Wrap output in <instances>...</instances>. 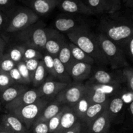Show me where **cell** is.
<instances>
[{"instance_id":"obj_1","label":"cell","mask_w":133,"mask_h":133,"mask_svg":"<svg viewBox=\"0 0 133 133\" xmlns=\"http://www.w3.org/2000/svg\"><path fill=\"white\" fill-rule=\"evenodd\" d=\"M117 12L106 14L107 15L102 17L98 28L99 33L122 49L123 45L133 37L132 23L125 17L117 14Z\"/></svg>"},{"instance_id":"obj_2","label":"cell","mask_w":133,"mask_h":133,"mask_svg":"<svg viewBox=\"0 0 133 133\" xmlns=\"http://www.w3.org/2000/svg\"><path fill=\"white\" fill-rule=\"evenodd\" d=\"M66 34L70 42L90 56L95 63L101 66L108 64L107 61L99 45L97 35L92 32L87 25L75 29Z\"/></svg>"},{"instance_id":"obj_3","label":"cell","mask_w":133,"mask_h":133,"mask_svg":"<svg viewBox=\"0 0 133 133\" xmlns=\"http://www.w3.org/2000/svg\"><path fill=\"white\" fill-rule=\"evenodd\" d=\"M44 25L43 22L38 21L36 23L15 33L16 40L18 44L24 47H31L42 52L44 51L48 32V28Z\"/></svg>"},{"instance_id":"obj_4","label":"cell","mask_w":133,"mask_h":133,"mask_svg":"<svg viewBox=\"0 0 133 133\" xmlns=\"http://www.w3.org/2000/svg\"><path fill=\"white\" fill-rule=\"evenodd\" d=\"M6 15L7 22L4 31L9 33H16L36 23L39 19V16L31 9L20 6H14Z\"/></svg>"},{"instance_id":"obj_5","label":"cell","mask_w":133,"mask_h":133,"mask_svg":"<svg viewBox=\"0 0 133 133\" xmlns=\"http://www.w3.org/2000/svg\"><path fill=\"white\" fill-rule=\"evenodd\" d=\"M97 40L100 48L102 50L108 64L113 69H119L129 66L127 57L123 49L102 34L97 35Z\"/></svg>"},{"instance_id":"obj_6","label":"cell","mask_w":133,"mask_h":133,"mask_svg":"<svg viewBox=\"0 0 133 133\" xmlns=\"http://www.w3.org/2000/svg\"><path fill=\"white\" fill-rule=\"evenodd\" d=\"M50 101L45 98H41L36 102L26 106L18 108L9 112L16 116L26 126L29 130L35 123L42 110L44 109Z\"/></svg>"},{"instance_id":"obj_7","label":"cell","mask_w":133,"mask_h":133,"mask_svg":"<svg viewBox=\"0 0 133 133\" xmlns=\"http://www.w3.org/2000/svg\"><path fill=\"white\" fill-rule=\"evenodd\" d=\"M133 92L122 88L116 94L110 97L108 102L107 110L110 118V122L118 120L122 114L125 105L133 101Z\"/></svg>"},{"instance_id":"obj_8","label":"cell","mask_w":133,"mask_h":133,"mask_svg":"<svg viewBox=\"0 0 133 133\" xmlns=\"http://www.w3.org/2000/svg\"><path fill=\"white\" fill-rule=\"evenodd\" d=\"M85 92L86 86L84 83L74 82L68 84L55 97L53 101L71 108L84 96Z\"/></svg>"},{"instance_id":"obj_9","label":"cell","mask_w":133,"mask_h":133,"mask_svg":"<svg viewBox=\"0 0 133 133\" xmlns=\"http://www.w3.org/2000/svg\"><path fill=\"white\" fill-rule=\"evenodd\" d=\"M87 23L80 15L64 14H59L54 22L55 28L60 32H69L75 29L85 25Z\"/></svg>"},{"instance_id":"obj_10","label":"cell","mask_w":133,"mask_h":133,"mask_svg":"<svg viewBox=\"0 0 133 133\" xmlns=\"http://www.w3.org/2000/svg\"><path fill=\"white\" fill-rule=\"evenodd\" d=\"M89 82L98 84H122L125 83L121 73H112L103 69H97L92 72Z\"/></svg>"},{"instance_id":"obj_11","label":"cell","mask_w":133,"mask_h":133,"mask_svg":"<svg viewBox=\"0 0 133 133\" xmlns=\"http://www.w3.org/2000/svg\"><path fill=\"white\" fill-rule=\"evenodd\" d=\"M67 41L65 36L56 29H48V38L44 48V52L53 57H57L62 45Z\"/></svg>"},{"instance_id":"obj_12","label":"cell","mask_w":133,"mask_h":133,"mask_svg":"<svg viewBox=\"0 0 133 133\" xmlns=\"http://www.w3.org/2000/svg\"><path fill=\"white\" fill-rule=\"evenodd\" d=\"M41 98L38 88L29 89L22 93L20 96H18L16 99L12 102L5 105V108L9 112L12 111L18 108L26 106L36 102Z\"/></svg>"},{"instance_id":"obj_13","label":"cell","mask_w":133,"mask_h":133,"mask_svg":"<svg viewBox=\"0 0 133 133\" xmlns=\"http://www.w3.org/2000/svg\"><path fill=\"white\" fill-rule=\"evenodd\" d=\"M67 85V83L52 80L51 79L48 78L37 88L41 97L51 101L54 99L55 97Z\"/></svg>"},{"instance_id":"obj_14","label":"cell","mask_w":133,"mask_h":133,"mask_svg":"<svg viewBox=\"0 0 133 133\" xmlns=\"http://www.w3.org/2000/svg\"><path fill=\"white\" fill-rule=\"evenodd\" d=\"M57 6L67 14L93 15L91 10L81 0H58Z\"/></svg>"},{"instance_id":"obj_15","label":"cell","mask_w":133,"mask_h":133,"mask_svg":"<svg viewBox=\"0 0 133 133\" xmlns=\"http://www.w3.org/2000/svg\"><path fill=\"white\" fill-rule=\"evenodd\" d=\"M0 126L10 133H29L24 123L12 113L7 112L1 118Z\"/></svg>"},{"instance_id":"obj_16","label":"cell","mask_w":133,"mask_h":133,"mask_svg":"<svg viewBox=\"0 0 133 133\" xmlns=\"http://www.w3.org/2000/svg\"><path fill=\"white\" fill-rule=\"evenodd\" d=\"M92 72V65L75 61L70 66L68 73L74 82L82 83L90 78Z\"/></svg>"},{"instance_id":"obj_17","label":"cell","mask_w":133,"mask_h":133,"mask_svg":"<svg viewBox=\"0 0 133 133\" xmlns=\"http://www.w3.org/2000/svg\"><path fill=\"white\" fill-rule=\"evenodd\" d=\"M24 1L38 16L49 14L58 5V0H24Z\"/></svg>"},{"instance_id":"obj_18","label":"cell","mask_w":133,"mask_h":133,"mask_svg":"<svg viewBox=\"0 0 133 133\" xmlns=\"http://www.w3.org/2000/svg\"><path fill=\"white\" fill-rule=\"evenodd\" d=\"M111 125L107 108L86 128L85 133H108Z\"/></svg>"},{"instance_id":"obj_19","label":"cell","mask_w":133,"mask_h":133,"mask_svg":"<svg viewBox=\"0 0 133 133\" xmlns=\"http://www.w3.org/2000/svg\"><path fill=\"white\" fill-rule=\"evenodd\" d=\"M28 89L27 85L15 83L0 92V103L6 105Z\"/></svg>"},{"instance_id":"obj_20","label":"cell","mask_w":133,"mask_h":133,"mask_svg":"<svg viewBox=\"0 0 133 133\" xmlns=\"http://www.w3.org/2000/svg\"><path fill=\"white\" fill-rule=\"evenodd\" d=\"M80 120L71 108L63 105V111L61 116L59 127L55 133H63L73 127Z\"/></svg>"},{"instance_id":"obj_21","label":"cell","mask_w":133,"mask_h":133,"mask_svg":"<svg viewBox=\"0 0 133 133\" xmlns=\"http://www.w3.org/2000/svg\"><path fill=\"white\" fill-rule=\"evenodd\" d=\"M63 105H61L55 101H52L49 102L44 109L42 110L41 113L39 115L38 118H37L35 122H48L53 117L57 115L61 110H62Z\"/></svg>"},{"instance_id":"obj_22","label":"cell","mask_w":133,"mask_h":133,"mask_svg":"<svg viewBox=\"0 0 133 133\" xmlns=\"http://www.w3.org/2000/svg\"><path fill=\"white\" fill-rule=\"evenodd\" d=\"M108 102L105 103H90L83 122L86 128L106 109Z\"/></svg>"},{"instance_id":"obj_23","label":"cell","mask_w":133,"mask_h":133,"mask_svg":"<svg viewBox=\"0 0 133 133\" xmlns=\"http://www.w3.org/2000/svg\"><path fill=\"white\" fill-rule=\"evenodd\" d=\"M88 88L101 92L109 96H113L123 88L122 84H98L87 81L84 83Z\"/></svg>"},{"instance_id":"obj_24","label":"cell","mask_w":133,"mask_h":133,"mask_svg":"<svg viewBox=\"0 0 133 133\" xmlns=\"http://www.w3.org/2000/svg\"><path fill=\"white\" fill-rule=\"evenodd\" d=\"M90 101L88 96H87V93L85 92L84 96L74 105L71 108L73 111L74 112L77 118L82 122L84 120V116L87 113V110L90 105Z\"/></svg>"},{"instance_id":"obj_25","label":"cell","mask_w":133,"mask_h":133,"mask_svg":"<svg viewBox=\"0 0 133 133\" xmlns=\"http://www.w3.org/2000/svg\"><path fill=\"white\" fill-rule=\"evenodd\" d=\"M68 45L70 48V50H71L73 58L75 61L84 62V63L89 64L93 66L95 62L90 56L88 55L87 53L83 51L81 49H80L79 47L77 46L76 45L73 44L71 42L68 41Z\"/></svg>"},{"instance_id":"obj_26","label":"cell","mask_w":133,"mask_h":133,"mask_svg":"<svg viewBox=\"0 0 133 133\" xmlns=\"http://www.w3.org/2000/svg\"><path fill=\"white\" fill-rule=\"evenodd\" d=\"M54 68L55 78L58 79V81L67 84L71 83L72 79L68 71L57 57H54Z\"/></svg>"},{"instance_id":"obj_27","label":"cell","mask_w":133,"mask_h":133,"mask_svg":"<svg viewBox=\"0 0 133 133\" xmlns=\"http://www.w3.org/2000/svg\"><path fill=\"white\" fill-rule=\"evenodd\" d=\"M57 57L63 64V65L68 71L70 66L75 61L71 55V50L68 45V41H66L65 44L62 45Z\"/></svg>"},{"instance_id":"obj_28","label":"cell","mask_w":133,"mask_h":133,"mask_svg":"<svg viewBox=\"0 0 133 133\" xmlns=\"http://www.w3.org/2000/svg\"><path fill=\"white\" fill-rule=\"evenodd\" d=\"M48 74L45 66L41 61L32 75L31 84L35 88L39 87L47 79Z\"/></svg>"},{"instance_id":"obj_29","label":"cell","mask_w":133,"mask_h":133,"mask_svg":"<svg viewBox=\"0 0 133 133\" xmlns=\"http://www.w3.org/2000/svg\"><path fill=\"white\" fill-rule=\"evenodd\" d=\"M24 51L25 47L23 45L17 44L10 45L5 53L8 55L13 62L18 64L23 61Z\"/></svg>"},{"instance_id":"obj_30","label":"cell","mask_w":133,"mask_h":133,"mask_svg":"<svg viewBox=\"0 0 133 133\" xmlns=\"http://www.w3.org/2000/svg\"><path fill=\"white\" fill-rule=\"evenodd\" d=\"M86 6L94 14H105V9L103 0H82Z\"/></svg>"},{"instance_id":"obj_31","label":"cell","mask_w":133,"mask_h":133,"mask_svg":"<svg viewBox=\"0 0 133 133\" xmlns=\"http://www.w3.org/2000/svg\"><path fill=\"white\" fill-rule=\"evenodd\" d=\"M105 9V14H114L122 8L121 0H103Z\"/></svg>"},{"instance_id":"obj_32","label":"cell","mask_w":133,"mask_h":133,"mask_svg":"<svg viewBox=\"0 0 133 133\" xmlns=\"http://www.w3.org/2000/svg\"><path fill=\"white\" fill-rule=\"evenodd\" d=\"M42 62L44 64L48 74L52 78H55V73L54 68V57L49 54L45 53L43 54Z\"/></svg>"},{"instance_id":"obj_33","label":"cell","mask_w":133,"mask_h":133,"mask_svg":"<svg viewBox=\"0 0 133 133\" xmlns=\"http://www.w3.org/2000/svg\"><path fill=\"white\" fill-rule=\"evenodd\" d=\"M44 53L36 48L31 47H25L24 53H23V61L30 59H36L42 61Z\"/></svg>"},{"instance_id":"obj_34","label":"cell","mask_w":133,"mask_h":133,"mask_svg":"<svg viewBox=\"0 0 133 133\" xmlns=\"http://www.w3.org/2000/svg\"><path fill=\"white\" fill-rule=\"evenodd\" d=\"M122 76L127 84V89L133 92V69L131 66L124 67L122 71Z\"/></svg>"},{"instance_id":"obj_35","label":"cell","mask_w":133,"mask_h":133,"mask_svg":"<svg viewBox=\"0 0 133 133\" xmlns=\"http://www.w3.org/2000/svg\"><path fill=\"white\" fill-rule=\"evenodd\" d=\"M16 64L13 62L6 53H4L0 57V70L6 73H9L10 70L16 67Z\"/></svg>"},{"instance_id":"obj_36","label":"cell","mask_w":133,"mask_h":133,"mask_svg":"<svg viewBox=\"0 0 133 133\" xmlns=\"http://www.w3.org/2000/svg\"><path fill=\"white\" fill-rule=\"evenodd\" d=\"M16 68H18L22 77L23 78L25 84L26 85L29 84H31L32 77H31V75L29 71V70H27L24 62L22 61L19 62V63L16 64Z\"/></svg>"},{"instance_id":"obj_37","label":"cell","mask_w":133,"mask_h":133,"mask_svg":"<svg viewBox=\"0 0 133 133\" xmlns=\"http://www.w3.org/2000/svg\"><path fill=\"white\" fill-rule=\"evenodd\" d=\"M62 111H63V107H62L61 112H59L57 115L55 116L54 117H53L51 119H50L48 122L49 133H55L57 131V130L58 129L60 125V122H61V118L62 114Z\"/></svg>"},{"instance_id":"obj_38","label":"cell","mask_w":133,"mask_h":133,"mask_svg":"<svg viewBox=\"0 0 133 133\" xmlns=\"http://www.w3.org/2000/svg\"><path fill=\"white\" fill-rule=\"evenodd\" d=\"M14 84L9 74L0 70V92Z\"/></svg>"},{"instance_id":"obj_39","label":"cell","mask_w":133,"mask_h":133,"mask_svg":"<svg viewBox=\"0 0 133 133\" xmlns=\"http://www.w3.org/2000/svg\"><path fill=\"white\" fill-rule=\"evenodd\" d=\"M32 133H49L48 122H35L30 129Z\"/></svg>"},{"instance_id":"obj_40","label":"cell","mask_w":133,"mask_h":133,"mask_svg":"<svg viewBox=\"0 0 133 133\" xmlns=\"http://www.w3.org/2000/svg\"><path fill=\"white\" fill-rule=\"evenodd\" d=\"M8 74L10 75V78H11V79L13 81V82H14V83L25 84L23 78L22 77L19 71H18V68H16V67L14 68H13L12 70H10Z\"/></svg>"},{"instance_id":"obj_41","label":"cell","mask_w":133,"mask_h":133,"mask_svg":"<svg viewBox=\"0 0 133 133\" xmlns=\"http://www.w3.org/2000/svg\"><path fill=\"white\" fill-rule=\"evenodd\" d=\"M24 62L25 64L26 67H27V70H29V71L31 74V77L33 75L34 72L36 70V69L37 68L38 66L40 64V60H36V59H30V60H25L23 61Z\"/></svg>"},{"instance_id":"obj_42","label":"cell","mask_w":133,"mask_h":133,"mask_svg":"<svg viewBox=\"0 0 133 133\" xmlns=\"http://www.w3.org/2000/svg\"><path fill=\"white\" fill-rule=\"evenodd\" d=\"M86 127L81 121H79L73 127L63 133H85Z\"/></svg>"},{"instance_id":"obj_43","label":"cell","mask_w":133,"mask_h":133,"mask_svg":"<svg viewBox=\"0 0 133 133\" xmlns=\"http://www.w3.org/2000/svg\"><path fill=\"white\" fill-rule=\"evenodd\" d=\"M14 6V0H0V10L6 14Z\"/></svg>"},{"instance_id":"obj_44","label":"cell","mask_w":133,"mask_h":133,"mask_svg":"<svg viewBox=\"0 0 133 133\" xmlns=\"http://www.w3.org/2000/svg\"><path fill=\"white\" fill-rule=\"evenodd\" d=\"M126 57H129L132 58L133 57V37L131 38L122 48Z\"/></svg>"},{"instance_id":"obj_45","label":"cell","mask_w":133,"mask_h":133,"mask_svg":"<svg viewBox=\"0 0 133 133\" xmlns=\"http://www.w3.org/2000/svg\"><path fill=\"white\" fill-rule=\"evenodd\" d=\"M7 22V15L6 13L0 10V31L4 30Z\"/></svg>"},{"instance_id":"obj_46","label":"cell","mask_w":133,"mask_h":133,"mask_svg":"<svg viewBox=\"0 0 133 133\" xmlns=\"http://www.w3.org/2000/svg\"><path fill=\"white\" fill-rule=\"evenodd\" d=\"M6 42L4 40V39L2 37L0 36V57L3 55L5 49L6 48Z\"/></svg>"},{"instance_id":"obj_47","label":"cell","mask_w":133,"mask_h":133,"mask_svg":"<svg viewBox=\"0 0 133 133\" xmlns=\"http://www.w3.org/2000/svg\"><path fill=\"white\" fill-rule=\"evenodd\" d=\"M121 2H123L127 7L132 8L133 6V0H121Z\"/></svg>"},{"instance_id":"obj_48","label":"cell","mask_w":133,"mask_h":133,"mask_svg":"<svg viewBox=\"0 0 133 133\" xmlns=\"http://www.w3.org/2000/svg\"><path fill=\"white\" fill-rule=\"evenodd\" d=\"M0 133H10V132H9V131H7L6 130H5V129H3L2 127L0 126Z\"/></svg>"},{"instance_id":"obj_49","label":"cell","mask_w":133,"mask_h":133,"mask_svg":"<svg viewBox=\"0 0 133 133\" xmlns=\"http://www.w3.org/2000/svg\"><path fill=\"white\" fill-rule=\"evenodd\" d=\"M81 1H82V0H81Z\"/></svg>"}]
</instances>
